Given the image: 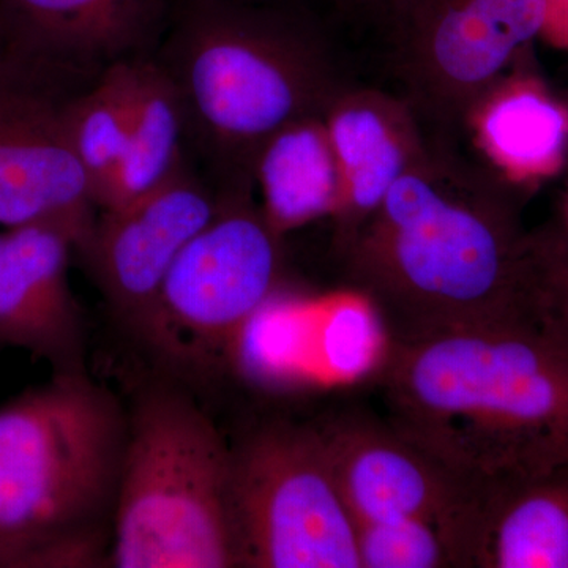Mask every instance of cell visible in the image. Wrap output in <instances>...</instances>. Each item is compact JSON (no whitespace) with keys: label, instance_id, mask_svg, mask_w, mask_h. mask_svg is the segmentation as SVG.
<instances>
[{"label":"cell","instance_id":"obj_1","mask_svg":"<svg viewBox=\"0 0 568 568\" xmlns=\"http://www.w3.org/2000/svg\"><path fill=\"white\" fill-rule=\"evenodd\" d=\"M521 207L517 194L435 134L335 254L387 342L523 320L534 239Z\"/></svg>","mask_w":568,"mask_h":568},{"label":"cell","instance_id":"obj_2","mask_svg":"<svg viewBox=\"0 0 568 568\" xmlns=\"http://www.w3.org/2000/svg\"><path fill=\"white\" fill-rule=\"evenodd\" d=\"M387 424L488 493L568 466V355L523 320L387 342Z\"/></svg>","mask_w":568,"mask_h":568},{"label":"cell","instance_id":"obj_3","mask_svg":"<svg viewBox=\"0 0 568 568\" xmlns=\"http://www.w3.org/2000/svg\"><path fill=\"white\" fill-rule=\"evenodd\" d=\"M129 410L89 372L0 406V568L110 566Z\"/></svg>","mask_w":568,"mask_h":568},{"label":"cell","instance_id":"obj_4","mask_svg":"<svg viewBox=\"0 0 568 568\" xmlns=\"http://www.w3.org/2000/svg\"><path fill=\"white\" fill-rule=\"evenodd\" d=\"M166 31L159 62L186 132L227 183L253 182L261 145L295 119L324 114L346 85L327 40L291 0H178Z\"/></svg>","mask_w":568,"mask_h":568},{"label":"cell","instance_id":"obj_5","mask_svg":"<svg viewBox=\"0 0 568 568\" xmlns=\"http://www.w3.org/2000/svg\"><path fill=\"white\" fill-rule=\"evenodd\" d=\"M230 462V444L185 388H142L129 410L110 566L233 568Z\"/></svg>","mask_w":568,"mask_h":568},{"label":"cell","instance_id":"obj_6","mask_svg":"<svg viewBox=\"0 0 568 568\" xmlns=\"http://www.w3.org/2000/svg\"><path fill=\"white\" fill-rule=\"evenodd\" d=\"M253 190V182L227 183L212 222L175 260L130 332L186 383L215 379L234 365L245 328L278 291L283 237Z\"/></svg>","mask_w":568,"mask_h":568},{"label":"cell","instance_id":"obj_7","mask_svg":"<svg viewBox=\"0 0 568 568\" xmlns=\"http://www.w3.org/2000/svg\"><path fill=\"white\" fill-rule=\"evenodd\" d=\"M234 567L361 568L354 519L313 424L271 418L231 446Z\"/></svg>","mask_w":568,"mask_h":568},{"label":"cell","instance_id":"obj_8","mask_svg":"<svg viewBox=\"0 0 568 568\" xmlns=\"http://www.w3.org/2000/svg\"><path fill=\"white\" fill-rule=\"evenodd\" d=\"M394 70L417 118L450 140L470 103L544 22L541 0H396L387 11Z\"/></svg>","mask_w":568,"mask_h":568},{"label":"cell","instance_id":"obj_9","mask_svg":"<svg viewBox=\"0 0 568 568\" xmlns=\"http://www.w3.org/2000/svg\"><path fill=\"white\" fill-rule=\"evenodd\" d=\"M313 425L354 525L422 519L446 538L452 566L474 568L487 493L452 476L386 418L346 410Z\"/></svg>","mask_w":568,"mask_h":568},{"label":"cell","instance_id":"obj_10","mask_svg":"<svg viewBox=\"0 0 568 568\" xmlns=\"http://www.w3.org/2000/svg\"><path fill=\"white\" fill-rule=\"evenodd\" d=\"M178 0H0V71L67 95L74 78L142 58Z\"/></svg>","mask_w":568,"mask_h":568},{"label":"cell","instance_id":"obj_11","mask_svg":"<svg viewBox=\"0 0 568 568\" xmlns=\"http://www.w3.org/2000/svg\"><path fill=\"white\" fill-rule=\"evenodd\" d=\"M61 99L0 71V224L62 227L81 254L99 209L63 129Z\"/></svg>","mask_w":568,"mask_h":568},{"label":"cell","instance_id":"obj_12","mask_svg":"<svg viewBox=\"0 0 568 568\" xmlns=\"http://www.w3.org/2000/svg\"><path fill=\"white\" fill-rule=\"evenodd\" d=\"M220 194L185 164L152 192L99 212L82 256L110 306L132 332L186 245L212 222Z\"/></svg>","mask_w":568,"mask_h":568},{"label":"cell","instance_id":"obj_13","mask_svg":"<svg viewBox=\"0 0 568 568\" xmlns=\"http://www.w3.org/2000/svg\"><path fill=\"white\" fill-rule=\"evenodd\" d=\"M73 237L52 224L13 227L0 242V347L50 365L51 375L88 372V325L69 280Z\"/></svg>","mask_w":568,"mask_h":568},{"label":"cell","instance_id":"obj_14","mask_svg":"<svg viewBox=\"0 0 568 568\" xmlns=\"http://www.w3.org/2000/svg\"><path fill=\"white\" fill-rule=\"evenodd\" d=\"M530 48L470 103L459 129L469 159L525 201L568 171V99L538 73Z\"/></svg>","mask_w":568,"mask_h":568},{"label":"cell","instance_id":"obj_15","mask_svg":"<svg viewBox=\"0 0 568 568\" xmlns=\"http://www.w3.org/2000/svg\"><path fill=\"white\" fill-rule=\"evenodd\" d=\"M323 118L339 173L338 207L331 219L336 253L424 155L429 136L405 97L379 89L346 84Z\"/></svg>","mask_w":568,"mask_h":568},{"label":"cell","instance_id":"obj_16","mask_svg":"<svg viewBox=\"0 0 568 568\" xmlns=\"http://www.w3.org/2000/svg\"><path fill=\"white\" fill-rule=\"evenodd\" d=\"M264 219L280 237L334 216L339 173L323 114L286 123L261 145L252 164Z\"/></svg>","mask_w":568,"mask_h":568},{"label":"cell","instance_id":"obj_17","mask_svg":"<svg viewBox=\"0 0 568 568\" xmlns=\"http://www.w3.org/2000/svg\"><path fill=\"white\" fill-rule=\"evenodd\" d=\"M474 568H568V466L487 493Z\"/></svg>","mask_w":568,"mask_h":568},{"label":"cell","instance_id":"obj_18","mask_svg":"<svg viewBox=\"0 0 568 568\" xmlns=\"http://www.w3.org/2000/svg\"><path fill=\"white\" fill-rule=\"evenodd\" d=\"M130 121L126 148L95 196L99 212L111 211L152 192L183 166L186 133L181 95L162 63L129 62Z\"/></svg>","mask_w":568,"mask_h":568},{"label":"cell","instance_id":"obj_19","mask_svg":"<svg viewBox=\"0 0 568 568\" xmlns=\"http://www.w3.org/2000/svg\"><path fill=\"white\" fill-rule=\"evenodd\" d=\"M129 62L130 59L114 63L88 91L61 99L63 129L74 155L91 179L93 201L125 152L130 121Z\"/></svg>","mask_w":568,"mask_h":568},{"label":"cell","instance_id":"obj_20","mask_svg":"<svg viewBox=\"0 0 568 568\" xmlns=\"http://www.w3.org/2000/svg\"><path fill=\"white\" fill-rule=\"evenodd\" d=\"M361 568H454L440 530L422 519L355 525Z\"/></svg>","mask_w":568,"mask_h":568},{"label":"cell","instance_id":"obj_21","mask_svg":"<svg viewBox=\"0 0 568 568\" xmlns=\"http://www.w3.org/2000/svg\"><path fill=\"white\" fill-rule=\"evenodd\" d=\"M357 295V294H355ZM324 361L339 376L375 373L387 349V335L373 306L357 295L328 308L323 325Z\"/></svg>","mask_w":568,"mask_h":568},{"label":"cell","instance_id":"obj_22","mask_svg":"<svg viewBox=\"0 0 568 568\" xmlns=\"http://www.w3.org/2000/svg\"><path fill=\"white\" fill-rule=\"evenodd\" d=\"M534 260L523 321L568 355V252L547 227L532 231Z\"/></svg>","mask_w":568,"mask_h":568},{"label":"cell","instance_id":"obj_23","mask_svg":"<svg viewBox=\"0 0 568 568\" xmlns=\"http://www.w3.org/2000/svg\"><path fill=\"white\" fill-rule=\"evenodd\" d=\"M544 22L538 39L555 50L568 52V0H541Z\"/></svg>","mask_w":568,"mask_h":568},{"label":"cell","instance_id":"obj_24","mask_svg":"<svg viewBox=\"0 0 568 568\" xmlns=\"http://www.w3.org/2000/svg\"><path fill=\"white\" fill-rule=\"evenodd\" d=\"M564 178L567 179V183L562 196H560L558 215H556L555 222L549 223L545 227L552 235V239L568 252V171Z\"/></svg>","mask_w":568,"mask_h":568},{"label":"cell","instance_id":"obj_25","mask_svg":"<svg viewBox=\"0 0 568 568\" xmlns=\"http://www.w3.org/2000/svg\"><path fill=\"white\" fill-rule=\"evenodd\" d=\"M336 6L347 10H373L387 11L394 6L396 0H334Z\"/></svg>","mask_w":568,"mask_h":568},{"label":"cell","instance_id":"obj_26","mask_svg":"<svg viewBox=\"0 0 568 568\" xmlns=\"http://www.w3.org/2000/svg\"><path fill=\"white\" fill-rule=\"evenodd\" d=\"M244 2H283V0H244Z\"/></svg>","mask_w":568,"mask_h":568},{"label":"cell","instance_id":"obj_27","mask_svg":"<svg viewBox=\"0 0 568 568\" xmlns=\"http://www.w3.org/2000/svg\"><path fill=\"white\" fill-rule=\"evenodd\" d=\"M0 242H2V234H0Z\"/></svg>","mask_w":568,"mask_h":568}]
</instances>
